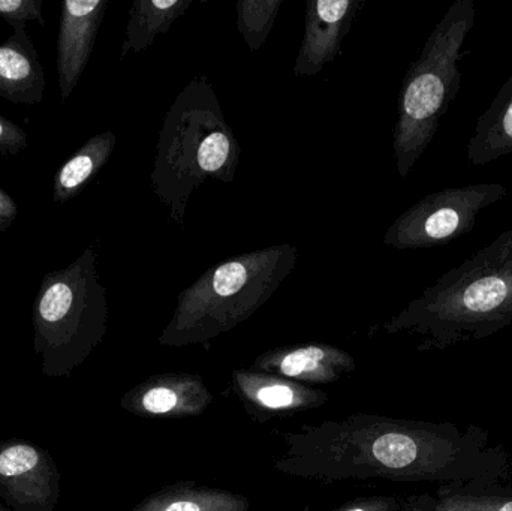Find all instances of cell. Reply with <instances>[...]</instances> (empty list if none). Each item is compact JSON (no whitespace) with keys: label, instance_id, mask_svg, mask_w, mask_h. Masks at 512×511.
I'll return each instance as SVG.
<instances>
[{"label":"cell","instance_id":"obj_25","mask_svg":"<svg viewBox=\"0 0 512 511\" xmlns=\"http://www.w3.org/2000/svg\"><path fill=\"white\" fill-rule=\"evenodd\" d=\"M511 380H512V375H511Z\"/></svg>","mask_w":512,"mask_h":511},{"label":"cell","instance_id":"obj_18","mask_svg":"<svg viewBox=\"0 0 512 511\" xmlns=\"http://www.w3.org/2000/svg\"><path fill=\"white\" fill-rule=\"evenodd\" d=\"M191 5L192 0H134L120 57L152 47L153 41L167 33Z\"/></svg>","mask_w":512,"mask_h":511},{"label":"cell","instance_id":"obj_4","mask_svg":"<svg viewBox=\"0 0 512 511\" xmlns=\"http://www.w3.org/2000/svg\"><path fill=\"white\" fill-rule=\"evenodd\" d=\"M297 248L283 243L243 252L210 267L177 297L159 336L162 347H209L256 314L291 275Z\"/></svg>","mask_w":512,"mask_h":511},{"label":"cell","instance_id":"obj_11","mask_svg":"<svg viewBox=\"0 0 512 511\" xmlns=\"http://www.w3.org/2000/svg\"><path fill=\"white\" fill-rule=\"evenodd\" d=\"M213 399L201 375L167 372L153 375L131 390L123 407L144 419H186L201 416Z\"/></svg>","mask_w":512,"mask_h":511},{"label":"cell","instance_id":"obj_7","mask_svg":"<svg viewBox=\"0 0 512 511\" xmlns=\"http://www.w3.org/2000/svg\"><path fill=\"white\" fill-rule=\"evenodd\" d=\"M507 195L508 188L502 183L433 192L402 213L388 228L382 242L400 251L448 245L471 233L478 215Z\"/></svg>","mask_w":512,"mask_h":511},{"label":"cell","instance_id":"obj_2","mask_svg":"<svg viewBox=\"0 0 512 511\" xmlns=\"http://www.w3.org/2000/svg\"><path fill=\"white\" fill-rule=\"evenodd\" d=\"M512 324V228L370 330L420 338L418 351L484 341Z\"/></svg>","mask_w":512,"mask_h":511},{"label":"cell","instance_id":"obj_13","mask_svg":"<svg viewBox=\"0 0 512 511\" xmlns=\"http://www.w3.org/2000/svg\"><path fill=\"white\" fill-rule=\"evenodd\" d=\"M44 66L27 32H12L0 44V98L12 104L36 105L44 101Z\"/></svg>","mask_w":512,"mask_h":511},{"label":"cell","instance_id":"obj_16","mask_svg":"<svg viewBox=\"0 0 512 511\" xmlns=\"http://www.w3.org/2000/svg\"><path fill=\"white\" fill-rule=\"evenodd\" d=\"M116 144L117 137L113 131L99 132L63 162L54 174V203L65 204L78 197L110 161Z\"/></svg>","mask_w":512,"mask_h":511},{"label":"cell","instance_id":"obj_1","mask_svg":"<svg viewBox=\"0 0 512 511\" xmlns=\"http://www.w3.org/2000/svg\"><path fill=\"white\" fill-rule=\"evenodd\" d=\"M274 470L322 485L388 480L397 483H502L511 465L486 429L454 423L351 414L282 432Z\"/></svg>","mask_w":512,"mask_h":511},{"label":"cell","instance_id":"obj_15","mask_svg":"<svg viewBox=\"0 0 512 511\" xmlns=\"http://www.w3.org/2000/svg\"><path fill=\"white\" fill-rule=\"evenodd\" d=\"M512 153V72L490 107L478 117L468 143L469 164L483 167Z\"/></svg>","mask_w":512,"mask_h":511},{"label":"cell","instance_id":"obj_9","mask_svg":"<svg viewBox=\"0 0 512 511\" xmlns=\"http://www.w3.org/2000/svg\"><path fill=\"white\" fill-rule=\"evenodd\" d=\"M107 8V0H66L62 3L56 59L62 102L71 98L89 65Z\"/></svg>","mask_w":512,"mask_h":511},{"label":"cell","instance_id":"obj_3","mask_svg":"<svg viewBox=\"0 0 512 511\" xmlns=\"http://www.w3.org/2000/svg\"><path fill=\"white\" fill-rule=\"evenodd\" d=\"M240 146L209 78L197 74L164 117L150 174L153 191L185 227L189 198L207 180L233 183Z\"/></svg>","mask_w":512,"mask_h":511},{"label":"cell","instance_id":"obj_5","mask_svg":"<svg viewBox=\"0 0 512 511\" xmlns=\"http://www.w3.org/2000/svg\"><path fill=\"white\" fill-rule=\"evenodd\" d=\"M477 18L474 0H456L403 78L393 131L397 171L406 179L432 144L462 83L459 60Z\"/></svg>","mask_w":512,"mask_h":511},{"label":"cell","instance_id":"obj_12","mask_svg":"<svg viewBox=\"0 0 512 511\" xmlns=\"http://www.w3.org/2000/svg\"><path fill=\"white\" fill-rule=\"evenodd\" d=\"M252 369L312 386L342 380L357 369V362L342 348L312 342L265 351L256 357Z\"/></svg>","mask_w":512,"mask_h":511},{"label":"cell","instance_id":"obj_14","mask_svg":"<svg viewBox=\"0 0 512 511\" xmlns=\"http://www.w3.org/2000/svg\"><path fill=\"white\" fill-rule=\"evenodd\" d=\"M399 511H512V488L502 483H444L433 494L406 497Z\"/></svg>","mask_w":512,"mask_h":511},{"label":"cell","instance_id":"obj_19","mask_svg":"<svg viewBox=\"0 0 512 511\" xmlns=\"http://www.w3.org/2000/svg\"><path fill=\"white\" fill-rule=\"evenodd\" d=\"M283 0H239L237 29L249 50H261L267 41Z\"/></svg>","mask_w":512,"mask_h":511},{"label":"cell","instance_id":"obj_23","mask_svg":"<svg viewBox=\"0 0 512 511\" xmlns=\"http://www.w3.org/2000/svg\"><path fill=\"white\" fill-rule=\"evenodd\" d=\"M400 501L396 497L387 495H375V497H363L349 501L342 507L333 511H399Z\"/></svg>","mask_w":512,"mask_h":511},{"label":"cell","instance_id":"obj_21","mask_svg":"<svg viewBox=\"0 0 512 511\" xmlns=\"http://www.w3.org/2000/svg\"><path fill=\"white\" fill-rule=\"evenodd\" d=\"M39 456L33 447L14 446L0 453V476L18 477L38 465Z\"/></svg>","mask_w":512,"mask_h":511},{"label":"cell","instance_id":"obj_20","mask_svg":"<svg viewBox=\"0 0 512 511\" xmlns=\"http://www.w3.org/2000/svg\"><path fill=\"white\" fill-rule=\"evenodd\" d=\"M42 0H0V18L12 27V32H27V24H45Z\"/></svg>","mask_w":512,"mask_h":511},{"label":"cell","instance_id":"obj_17","mask_svg":"<svg viewBox=\"0 0 512 511\" xmlns=\"http://www.w3.org/2000/svg\"><path fill=\"white\" fill-rule=\"evenodd\" d=\"M251 501L224 489L180 482L144 498L134 511H249Z\"/></svg>","mask_w":512,"mask_h":511},{"label":"cell","instance_id":"obj_8","mask_svg":"<svg viewBox=\"0 0 512 511\" xmlns=\"http://www.w3.org/2000/svg\"><path fill=\"white\" fill-rule=\"evenodd\" d=\"M230 387L246 413L258 423L316 410L328 402L322 390L254 369H236Z\"/></svg>","mask_w":512,"mask_h":511},{"label":"cell","instance_id":"obj_22","mask_svg":"<svg viewBox=\"0 0 512 511\" xmlns=\"http://www.w3.org/2000/svg\"><path fill=\"white\" fill-rule=\"evenodd\" d=\"M27 144H29V137L26 131L0 114V156L11 158V156L20 155L27 149Z\"/></svg>","mask_w":512,"mask_h":511},{"label":"cell","instance_id":"obj_10","mask_svg":"<svg viewBox=\"0 0 512 511\" xmlns=\"http://www.w3.org/2000/svg\"><path fill=\"white\" fill-rule=\"evenodd\" d=\"M363 0H309L306 3L304 36L295 60V77H313L333 62L352 29Z\"/></svg>","mask_w":512,"mask_h":511},{"label":"cell","instance_id":"obj_6","mask_svg":"<svg viewBox=\"0 0 512 511\" xmlns=\"http://www.w3.org/2000/svg\"><path fill=\"white\" fill-rule=\"evenodd\" d=\"M107 317V290L99 278L95 249H84L68 266L42 276L33 318L45 344L93 347L104 336Z\"/></svg>","mask_w":512,"mask_h":511},{"label":"cell","instance_id":"obj_24","mask_svg":"<svg viewBox=\"0 0 512 511\" xmlns=\"http://www.w3.org/2000/svg\"><path fill=\"white\" fill-rule=\"evenodd\" d=\"M18 213L20 210L14 198L5 189L0 188V231H8L17 221Z\"/></svg>","mask_w":512,"mask_h":511}]
</instances>
